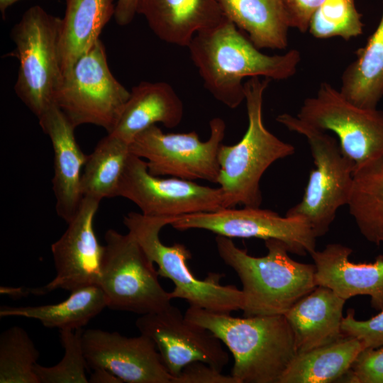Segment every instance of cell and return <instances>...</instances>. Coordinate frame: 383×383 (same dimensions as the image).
<instances>
[{
    "label": "cell",
    "mask_w": 383,
    "mask_h": 383,
    "mask_svg": "<svg viewBox=\"0 0 383 383\" xmlns=\"http://www.w3.org/2000/svg\"><path fill=\"white\" fill-rule=\"evenodd\" d=\"M42 130L50 139L53 150L52 189L57 215L67 223L75 215L82 199L81 177L87 155L78 145L75 127L54 104L40 118Z\"/></svg>",
    "instance_id": "17"
},
{
    "label": "cell",
    "mask_w": 383,
    "mask_h": 383,
    "mask_svg": "<svg viewBox=\"0 0 383 383\" xmlns=\"http://www.w3.org/2000/svg\"><path fill=\"white\" fill-rule=\"evenodd\" d=\"M93 372L89 378L90 383H122L123 382L120 378L116 376L113 373L104 368L92 369Z\"/></svg>",
    "instance_id": "37"
},
{
    "label": "cell",
    "mask_w": 383,
    "mask_h": 383,
    "mask_svg": "<svg viewBox=\"0 0 383 383\" xmlns=\"http://www.w3.org/2000/svg\"><path fill=\"white\" fill-rule=\"evenodd\" d=\"M353 250L340 243L327 244L310 255L316 266V284L330 288L348 300L359 295L371 298V306L383 310V255L372 262L355 263L349 260Z\"/></svg>",
    "instance_id": "18"
},
{
    "label": "cell",
    "mask_w": 383,
    "mask_h": 383,
    "mask_svg": "<svg viewBox=\"0 0 383 383\" xmlns=\"http://www.w3.org/2000/svg\"><path fill=\"white\" fill-rule=\"evenodd\" d=\"M135 326L140 334L155 342L164 365L174 377L193 362H204L221 372L228 363L229 356L221 341L209 330L187 320L172 304L141 315Z\"/></svg>",
    "instance_id": "14"
},
{
    "label": "cell",
    "mask_w": 383,
    "mask_h": 383,
    "mask_svg": "<svg viewBox=\"0 0 383 383\" xmlns=\"http://www.w3.org/2000/svg\"><path fill=\"white\" fill-rule=\"evenodd\" d=\"M170 226L178 231L203 229L227 238L277 239L289 252L300 256L316 250L317 237L310 225L298 217L281 216L260 207L222 209L174 217Z\"/></svg>",
    "instance_id": "13"
},
{
    "label": "cell",
    "mask_w": 383,
    "mask_h": 383,
    "mask_svg": "<svg viewBox=\"0 0 383 383\" xmlns=\"http://www.w3.org/2000/svg\"><path fill=\"white\" fill-rule=\"evenodd\" d=\"M270 79L250 77L244 83L248 126L241 140L233 145H221L218 160V179L223 197V208L260 207V180L275 161L295 152L293 145L284 142L265 126L262 99Z\"/></svg>",
    "instance_id": "4"
},
{
    "label": "cell",
    "mask_w": 383,
    "mask_h": 383,
    "mask_svg": "<svg viewBox=\"0 0 383 383\" xmlns=\"http://www.w3.org/2000/svg\"><path fill=\"white\" fill-rule=\"evenodd\" d=\"M296 117L336 135L355 169L383 154V111L354 105L328 82L320 84L316 96L304 99Z\"/></svg>",
    "instance_id": "11"
},
{
    "label": "cell",
    "mask_w": 383,
    "mask_h": 383,
    "mask_svg": "<svg viewBox=\"0 0 383 383\" xmlns=\"http://www.w3.org/2000/svg\"><path fill=\"white\" fill-rule=\"evenodd\" d=\"M362 349L360 340L344 335L328 344L297 353L279 383H330L341 379Z\"/></svg>",
    "instance_id": "24"
},
{
    "label": "cell",
    "mask_w": 383,
    "mask_h": 383,
    "mask_svg": "<svg viewBox=\"0 0 383 383\" xmlns=\"http://www.w3.org/2000/svg\"><path fill=\"white\" fill-rule=\"evenodd\" d=\"M187 48L205 88L230 109L245 100L244 78L287 79L296 73L301 61V54L295 49L283 55L261 52L227 18L198 32Z\"/></svg>",
    "instance_id": "1"
},
{
    "label": "cell",
    "mask_w": 383,
    "mask_h": 383,
    "mask_svg": "<svg viewBox=\"0 0 383 383\" xmlns=\"http://www.w3.org/2000/svg\"><path fill=\"white\" fill-rule=\"evenodd\" d=\"M107 307L105 294L98 285L70 292L62 301L40 306L0 307V317H23L39 321L45 327L60 330L82 328Z\"/></svg>",
    "instance_id": "25"
},
{
    "label": "cell",
    "mask_w": 383,
    "mask_h": 383,
    "mask_svg": "<svg viewBox=\"0 0 383 383\" xmlns=\"http://www.w3.org/2000/svg\"><path fill=\"white\" fill-rule=\"evenodd\" d=\"M130 144L108 133L87 155L81 177L82 197L99 201L116 196L130 152Z\"/></svg>",
    "instance_id": "28"
},
{
    "label": "cell",
    "mask_w": 383,
    "mask_h": 383,
    "mask_svg": "<svg viewBox=\"0 0 383 383\" xmlns=\"http://www.w3.org/2000/svg\"><path fill=\"white\" fill-rule=\"evenodd\" d=\"M172 220L170 217H150L130 212L124 216L123 223L150 260L157 265L158 274L174 283L172 299H182L191 306L214 312L231 313L242 310V289L222 285L220 280L223 274L219 273H209L203 280L196 278L187 265L192 258L189 249L182 243L167 246L161 242L160 232L164 226L170 225Z\"/></svg>",
    "instance_id": "6"
},
{
    "label": "cell",
    "mask_w": 383,
    "mask_h": 383,
    "mask_svg": "<svg viewBox=\"0 0 383 383\" xmlns=\"http://www.w3.org/2000/svg\"><path fill=\"white\" fill-rule=\"evenodd\" d=\"M183 104L165 82H141L131 89L123 111L110 134L131 143L140 132L157 123L172 128L183 117Z\"/></svg>",
    "instance_id": "21"
},
{
    "label": "cell",
    "mask_w": 383,
    "mask_h": 383,
    "mask_svg": "<svg viewBox=\"0 0 383 383\" xmlns=\"http://www.w3.org/2000/svg\"><path fill=\"white\" fill-rule=\"evenodd\" d=\"M61 26L62 18L33 6L11 32L19 61L14 90L38 118L55 104V94L62 81Z\"/></svg>",
    "instance_id": "7"
},
{
    "label": "cell",
    "mask_w": 383,
    "mask_h": 383,
    "mask_svg": "<svg viewBox=\"0 0 383 383\" xmlns=\"http://www.w3.org/2000/svg\"><path fill=\"white\" fill-rule=\"evenodd\" d=\"M348 206L365 238L383 243V154L355 169Z\"/></svg>",
    "instance_id": "27"
},
{
    "label": "cell",
    "mask_w": 383,
    "mask_h": 383,
    "mask_svg": "<svg viewBox=\"0 0 383 383\" xmlns=\"http://www.w3.org/2000/svg\"><path fill=\"white\" fill-rule=\"evenodd\" d=\"M130 94L112 74L99 39L63 77L55 103L75 128L92 124L109 133Z\"/></svg>",
    "instance_id": "9"
},
{
    "label": "cell",
    "mask_w": 383,
    "mask_h": 383,
    "mask_svg": "<svg viewBox=\"0 0 383 383\" xmlns=\"http://www.w3.org/2000/svg\"><path fill=\"white\" fill-rule=\"evenodd\" d=\"M343 379L352 383H383V346L362 349Z\"/></svg>",
    "instance_id": "32"
},
{
    "label": "cell",
    "mask_w": 383,
    "mask_h": 383,
    "mask_svg": "<svg viewBox=\"0 0 383 383\" xmlns=\"http://www.w3.org/2000/svg\"><path fill=\"white\" fill-rule=\"evenodd\" d=\"M341 331L344 335L360 340L364 348L383 346V310L365 321L355 318V311L349 309L343 317Z\"/></svg>",
    "instance_id": "33"
},
{
    "label": "cell",
    "mask_w": 383,
    "mask_h": 383,
    "mask_svg": "<svg viewBox=\"0 0 383 383\" xmlns=\"http://www.w3.org/2000/svg\"><path fill=\"white\" fill-rule=\"evenodd\" d=\"M114 0H65L60 56L63 77L99 39L115 13ZM63 79V78H62Z\"/></svg>",
    "instance_id": "23"
},
{
    "label": "cell",
    "mask_w": 383,
    "mask_h": 383,
    "mask_svg": "<svg viewBox=\"0 0 383 383\" xmlns=\"http://www.w3.org/2000/svg\"><path fill=\"white\" fill-rule=\"evenodd\" d=\"M276 120L306 138L315 166L301 200L285 216L305 220L316 236L321 237L328 232L338 209L348 204L355 165L343 154L338 140L326 132L287 113L278 115Z\"/></svg>",
    "instance_id": "5"
},
{
    "label": "cell",
    "mask_w": 383,
    "mask_h": 383,
    "mask_svg": "<svg viewBox=\"0 0 383 383\" xmlns=\"http://www.w3.org/2000/svg\"><path fill=\"white\" fill-rule=\"evenodd\" d=\"M346 300L328 287L316 286L284 314L293 332L297 353L332 343L343 336Z\"/></svg>",
    "instance_id": "20"
},
{
    "label": "cell",
    "mask_w": 383,
    "mask_h": 383,
    "mask_svg": "<svg viewBox=\"0 0 383 383\" xmlns=\"http://www.w3.org/2000/svg\"><path fill=\"white\" fill-rule=\"evenodd\" d=\"M18 1L20 0H0V11L4 18H5L6 9Z\"/></svg>",
    "instance_id": "38"
},
{
    "label": "cell",
    "mask_w": 383,
    "mask_h": 383,
    "mask_svg": "<svg viewBox=\"0 0 383 383\" xmlns=\"http://www.w3.org/2000/svg\"><path fill=\"white\" fill-rule=\"evenodd\" d=\"M224 16L258 49L284 50L291 28L283 0H216Z\"/></svg>",
    "instance_id": "22"
},
{
    "label": "cell",
    "mask_w": 383,
    "mask_h": 383,
    "mask_svg": "<svg viewBox=\"0 0 383 383\" xmlns=\"http://www.w3.org/2000/svg\"><path fill=\"white\" fill-rule=\"evenodd\" d=\"M324 0H283L291 28L301 33L308 31L314 11Z\"/></svg>",
    "instance_id": "35"
},
{
    "label": "cell",
    "mask_w": 383,
    "mask_h": 383,
    "mask_svg": "<svg viewBox=\"0 0 383 383\" xmlns=\"http://www.w3.org/2000/svg\"><path fill=\"white\" fill-rule=\"evenodd\" d=\"M100 201L83 197L62 236L51 246L56 275L45 286L30 289L42 294L62 289L67 291L99 286L104 245L99 243L94 228Z\"/></svg>",
    "instance_id": "15"
},
{
    "label": "cell",
    "mask_w": 383,
    "mask_h": 383,
    "mask_svg": "<svg viewBox=\"0 0 383 383\" xmlns=\"http://www.w3.org/2000/svg\"><path fill=\"white\" fill-rule=\"evenodd\" d=\"M104 238L99 287L107 307L143 315L170 306L171 292L161 286L153 262L135 238L109 229Z\"/></svg>",
    "instance_id": "8"
},
{
    "label": "cell",
    "mask_w": 383,
    "mask_h": 383,
    "mask_svg": "<svg viewBox=\"0 0 383 383\" xmlns=\"http://www.w3.org/2000/svg\"><path fill=\"white\" fill-rule=\"evenodd\" d=\"M361 17L355 0H324L313 13L308 31L316 38L348 40L363 33Z\"/></svg>",
    "instance_id": "30"
},
{
    "label": "cell",
    "mask_w": 383,
    "mask_h": 383,
    "mask_svg": "<svg viewBox=\"0 0 383 383\" xmlns=\"http://www.w3.org/2000/svg\"><path fill=\"white\" fill-rule=\"evenodd\" d=\"M340 94L354 105L377 109L383 97V11L379 23L344 70Z\"/></svg>",
    "instance_id": "26"
},
{
    "label": "cell",
    "mask_w": 383,
    "mask_h": 383,
    "mask_svg": "<svg viewBox=\"0 0 383 383\" xmlns=\"http://www.w3.org/2000/svg\"><path fill=\"white\" fill-rule=\"evenodd\" d=\"M137 13L160 39L187 48L198 32L226 19L216 0H138Z\"/></svg>",
    "instance_id": "19"
},
{
    "label": "cell",
    "mask_w": 383,
    "mask_h": 383,
    "mask_svg": "<svg viewBox=\"0 0 383 383\" xmlns=\"http://www.w3.org/2000/svg\"><path fill=\"white\" fill-rule=\"evenodd\" d=\"M174 383H238L231 375H225L209 365L193 362L186 365L174 377Z\"/></svg>",
    "instance_id": "34"
},
{
    "label": "cell",
    "mask_w": 383,
    "mask_h": 383,
    "mask_svg": "<svg viewBox=\"0 0 383 383\" xmlns=\"http://www.w3.org/2000/svg\"><path fill=\"white\" fill-rule=\"evenodd\" d=\"M39 355L26 330H5L0 335V383H40L35 370Z\"/></svg>",
    "instance_id": "29"
},
{
    "label": "cell",
    "mask_w": 383,
    "mask_h": 383,
    "mask_svg": "<svg viewBox=\"0 0 383 383\" xmlns=\"http://www.w3.org/2000/svg\"><path fill=\"white\" fill-rule=\"evenodd\" d=\"M215 240L219 257L242 283L244 316L284 315L317 286L315 265L293 260L281 240H265L263 257L249 255L230 238L217 235Z\"/></svg>",
    "instance_id": "3"
},
{
    "label": "cell",
    "mask_w": 383,
    "mask_h": 383,
    "mask_svg": "<svg viewBox=\"0 0 383 383\" xmlns=\"http://www.w3.org/2000/svg\"><path fill=\"white\" fill-rule=\"evenodd\" d=\"M82 328L74 330H60L64 356L61 361L52 367L35 365V373L40 383H87L85 370L88 368L83 350Z\"/></svg>",
    "instance_id": "31"
},
{
    "label": "cell",
    "mask_w": 383,
    "mask_h": 383,
    "mask_svg": "<svg viewBox=\"0 0 383 383\" xmlns=\"http://www.w3.org/2000/svg\"><path fill=\"white\" fill-rule=\"evenodd\" d=\"M138 0H118L116 4L114 18L118 25L129 24L137 13Z\"/></svg>",
    "instance_id": "36"
},
{
    "label": "cell",
    "mask_w": 383,
    "mask_h": 383,
    "mask_svg": "<svg viewBox=\"0 0 383 383\" xmlns=\"http://www.w3.org/2000/svg\"><path fill=\"white\" fill-rule=\"evenodd\" d=\"M210 136L201 141L195 131L165 133L153 125L138 133L130 143L131 153L146 160L155 176L170 175L194 181L218 183V155L226 134V123L218 117L209 122Z\"/></svg>",
    "instance_id": "10"
},
{
    "label": "cell",
    "mask_w": 383,
    "mask_h": 383,
    "mask_svg": "<svg viewBox=\"0 0 383 383\" xmlns=\"http://www.w3.org/2000/svg\"><path fill=\"white\" fill-rule=\"evenodd\" d=\"M82 343L88 367L104 368L128 383H174L155 342L140 334L128 338L101 329L84 331Z\"/></svg>",
    "instance_id": "16"
},
{
    "label": "cell",
    "mask_w": 383,
    "mask_h": 383,
    "mask_svg": "<svg viewBox=\"0 0 383 383\" xmlns=\"http://www.w3.org/2000/svg\"><path fill=\"white\" fill-rule=\"evenodd\" d=\"M184 316L226 345L234 358L231 375L238 383H279L297 354L284 315L235 317L189 306Z\"/></svg>",
    "instance_id": "2"
},
{
    "label": "cell",
    "mask_w": 383,
    "mask_h": 383,
    "mask_svg": "<svg viewBox=\"0 0 383 383\" xmlns=\"http://www.w3.org/2000/svg\"><path fill=\"white\" fill-rule=\"evenodd\" d=\"M116 196L135 204L141 213L150 217H177L213 212L223 208L220 187L199 184L177 177L151 174L146 162L131 153L118 187Z\"/></svg>",
    "instance_id": "12"
}]
</instances>
